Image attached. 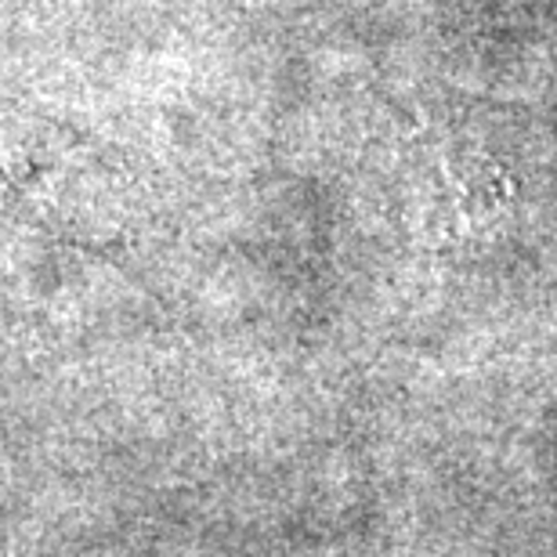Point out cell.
Wrapping results in <instances>:
<instances>
[{
  "instance_id": "6da1fadb",
  "label": "cell",
  "mask_w": 557,
  "mask_h": 557,
  "mask_svg": "<svg viewBox=\"0 0 557 557\" xmlns=\"http://www.w3.org/2000/svg\"><path fill=\"white\" fill-rule=\"evenodd\" d=\"M445 177V199H449L453 214L463 221V225H474V221H488L496 218L499 210L510 203V182L504 177L499 166L488 160H478V156H460V160H449L442 166Z\"/></svg>"
}]
</instances>
